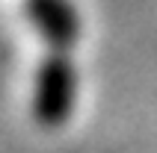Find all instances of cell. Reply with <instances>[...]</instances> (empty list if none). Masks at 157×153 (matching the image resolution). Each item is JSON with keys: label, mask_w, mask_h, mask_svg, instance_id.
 <instances>
[{"label": "cell", "mask_w": 157, "mask_h": 153, "mask_svg": "<svg viewBox=\"0 0 157 153\" xmlns=\"http://www.w3.org/2000/svg\"><path fill=\"white\" fill-rule=\"evenodd\" d=\"M80 97V71L71 59V50H48L33 74V94H30V112L36 124L48 130L65 127L77 109Z\"/></svg>", "instance_id": "6da1fadb"}, {"label": "cell", "mask_w": 157, "mask_h": 153, "mask_svg": "<svg viewBox=\"0 0 157 153\" xmlns=\"http://www.w3.org/2000/svg\"><path fill=\"white\" fill-rule=\"evenodd\" d=\"M27 24L48 50H74L83 35V18L74 0H21Z\"/></svg>", "instance_id": "7a4b0ae2"}]
</instances>
